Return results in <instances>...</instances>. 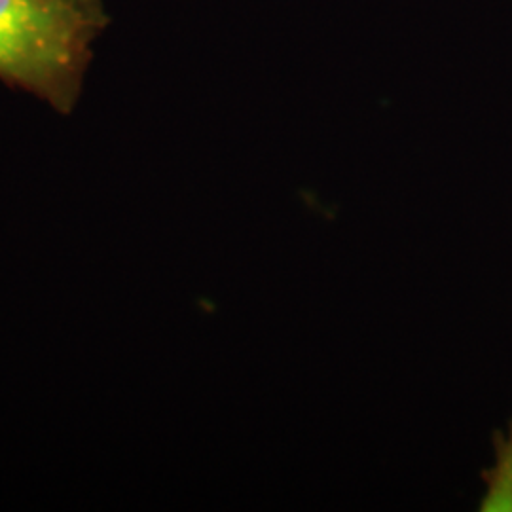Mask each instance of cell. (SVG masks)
Here are the masks:
<instances>
[{"label": "cell", "mask_w": 512, "mask_h": 512, "mask_svg": "<svg viewBox=\"0 0 512 512\" xmlns=\"http://www.w3.org/2000/svg\"><path fill=\"white\" fill-rule=\"evenodd\" d=\"M90 37V10L74 0H0V78L73 105Z\"/></svg>", "instance_id": "1"}, {"label": "cell", "mask_w": 512, "mask_h": 512, "mask_svg": "<svg viewBox=\"0 0 512 512\" xmlns=\"http://www.w3.org/2000/svg\"><path fill=\"white\" fill-rule=\"evenodd\" d=\"M74 2H78V4H82V6H86V8H88V10H90V8H92V4H93V2H95V0H74Z\"/></svg>", "instance_id": "2"}]
</instances>
